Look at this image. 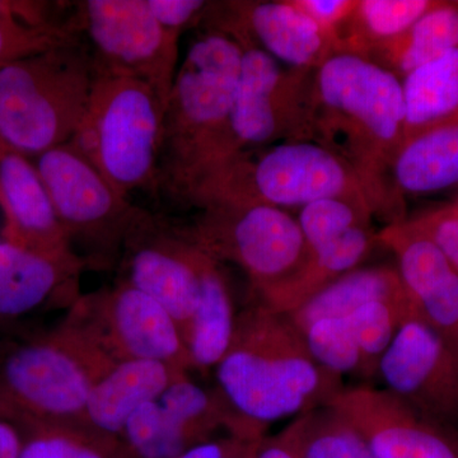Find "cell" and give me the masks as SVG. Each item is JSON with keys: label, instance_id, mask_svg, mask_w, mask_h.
<instances>
[{"label": "cell", "instance_id": "19", "mask_svg": "<svg viewBox=\"0 0 458 458\" xmlns=\"http://www.w3.org/2000/svg\"><path fill=\"white\" fill-rule=\"evenodd\" d=\"M0 209L3 241L57 259L72 251L47 186L32 159L0 147ZM81 260V259H80Z\"/></svg>", "mask_w": 458, "mask_h": 458}, {"label": "cell", "instance_id": "41", "mask_svg": "<svg viewBox=\"0 0 458 458\" xmlns=\"http://www.w3.org/2000/svg\"><path fill=\"white\" fill-rule=\"evenodd\" d=\"M451 205H452V207L454 208V209L458 210V199L456 201H454V203H452Z\"/></svg>", "mask_w": 458, "mask_h": 458}, {"label": "cell", "instance_id": "38", "mask_svg": "<svg viewBox=\"0 0 458 458\" xmlns=\"http://www.w3.org/2000/svg\"><path fill=\"white\" fill-rule=\"evenodd\" d=\"M339 45V33L357 7L358 0H292ZM340 54V53H339Z\"/></svg>", "mask_w": 458, "mask_h": 458}, {"label": "cell", "instance_id": "29", "mask_svg": "<svg viewBox=\"0 0 458 458\" xmlns=\"http://www.w3.org/2000/svg\"><path fill=\"white\" fill-rule=\"evenodd\" d=\"M279 434L302 458H375L360 434L331 406L300 415Z\"/></svg>", "mask_w": 458, "mask_h": 458}, {"label": "cell", "instance_id": "25", "mask_svg": "<svg viewBox=\"0 0 458 458\" xmlns=\"http://www.w3.org/2000/svg\"><path fill=\"white\" fill-rule=\"evenodd\" d=\"M237 312L221 262L208 254L201 273L200 301L185 340L192 370L216 369L227 352Z\"/></svg>", "mask_w": 458, "mask_h": 458}, {"label": "cell", "instance_id": "1", "mask_svg": "<svg viewBox=\"0 0 458 458\" xmlns=\"http://www.w3.org/2000/svg\"><path fill=\"white\" fill-rule=\"evenodd\" d=\"M405 131L403 83L367 57L340 53L313 72L311 141L327 148L358 174L376 218L405 221L388 174Z\"/></svg>", "mask_w": 458, "mask_h": 458}, {"label": "cell", "instance_id": "3", "mask_svg": "<svg viewBox=\"0 0 458 458\" xmlns=\"http://www.w3.org/2000/svg\"><path fill=\"white\" fill-rule=\"evenodd\" d=\"M242 47L200 26L181 60L165 111L157 198L186 203L205 171L228 156Z\"/></svg>", "mask_w": 458, "mask_h": 458}, {"label": "cell", "instance_id": "39", "mask_svg": "<svg viewBox=\"0 0 458 458\" xmlns=\"http://www.w3.org/2000/svg\"><path fill=\"white\" fill-rule=\"evenodd\" d=\"M22 434L16 417L0 406V458H21Z\"/></svg>", "mask_w": 458, "mask_h": 458}, {"label": "cell", "instance_id": "11", "mask_svg": "<svg viewBox=\"0 0 458 458\" xmlns=\"http://www.w3.org/2000/svg\"><path fill=\"white\" fill-rule=\"evenodd\" d=\"M267 429L240 414L218 386L186 375L131 415L119 443L123 458H176L222 434L265 437Z\"/></svg>", "mask_w": 458, "mask_h": 458}, {"label": "cell", "instance_id": "12", "mask_svg": "<svg viewBox=\"0 0 458 458\" xmlns=\"http://www.w3.org/2000/svg\"><path fill=\"white\" fill-rule=\"evenodd\" d=\"M241 47L225 158L252 148L311 141L315 69L291 68L254 47Z\"/></svg>", "mask_w": 458, "mask_h": 458}, {"label": "cell", "instance_id": "22", "mask_svg": "<svg viewBox=\"0 0 458 458\" xmlns=\"http://www.w3.org/2000/svg\"><path fill=\"white\" fill-rule=\"evenodd\" d=\"M458 185V114L403 141L390 174L388 189L403 209L406 195L430 194Z\"/></svg>", "mask_w": 458, "mask_h": 458}, {"label": "cell", "instance_id": "23", "mask_svg": "<svg viewBox=\"0 0 458 458\" xmlns=\"http://www.w3.org/2000/svg\"><path fill=\"white\" fill-rule=\"evenodd\" d=\"M379 301H410L396 265L357 267L322 288L293 311L285 313V318L303 334L318 319L346 318L364 304Z\"/></svg>", "mask_w": 458, "mask_h": 458}, {"label": "cell", "instance_id": "26", "mask_svg": "<svg viewBox=\"0 0 458 458\" xmlns=\"http://www.w3.org/2000/svg\"><path fill=\"white\" fill-rule=\"evenodd\" d=\"M406 141L458 114V47L419 66L403 81Z\"/></svg>", "mask_w": 458, "mask_h": 458}, {"label": "cell", "instance_id": "9", "mask_svg": "<svg viewBox=\"0 0 458 458\" xmlns=\"http://www.w3.org/2000/svg\"><path fill=\"white\" fill-rule=\"evenodd\" d=\"M72 251L87 270L116 271L140 207L123 197L71 143L32 158Z\"/></svg>", "mask_w": 458, "mask_h": 458}, {"label": "cell", "instance_id": "35", "mask_svg": "<svg viewBox=\"0 0 458 458\" xmlns=\"http://www.w3.org/2000/svg\"><path fill=\"white\" fill-rule=\"evenodd\" d=\"M406 223L429 238L458 273V210L450 204L406 219Z\"/></svg>", "mask_w": 458, "mask_h": 458}, {"label": "cell", "instance_id": "8", "mask_svg": "<svg viewBox=\"0 0 458 458\" xmlns=\"http://www.w3.org/2000/svg\"><path fill=\"white\" fill-rule=\"evenodd\" d=\"M198 209L186 225L190 236L216 261L240 267L256 301L280 313L310 260L297 218L267 205L209 203Z\"/></svg>", "mask_w": 458, "mask_h": 458}, {"label": "cell", "instance_id": "24", "mask_svg": "<svg viewBox=\"0 0 458 458\" xmlns=\"http://www.w3.org/2000/svg\"><path fill=\"white\" fill-rule=\"evenodd\" d=\"M458 47V2H443L393 40L377 45L364 57L401 81L419 66Z\"/></svg>", "mask_w": 458, "mask_h": 458}, {"label": "cell", "instance_id": "31", "mask_svg": "<svg viewBox=\"0 0 458 458\" xmlns=\"http://www.w3.org/2000/svg\"><path fill=\"white\" fill-rule=\"evenodd\" d=\"M414 315L410 301H379L364 304L348 316L360 352V372L358 378L366 384L377 378L379 363L401 325Z\"/></svg>", "mask_w": 458, "mask_h": 458}, {"label": "cell", "instance_id": "33", "mask_svg": "<svg viewBox=\"0 0 458 458\" xmlns=\"http://www.w3.org/2000/svg\"><path fill=\"white\" fill-rule=\"evenodd\" d=\"M302 336L319 366L342 378L360 377V352L348 316L318 319Z\"/></svg>", "mask_w": 458, "mask_h": 458}, {"label": "cell", "instance_id": "16", "mask_svg": "<svg viewBox=\"0 0 458 458\" xmlns=\"http://www.w3.org/2000/svg\"><path fill=\"white\" fill-rule=\"evenodd\" d=\"M200 26L227 33L241 47H254L291 68L318 69L340 53L337 42L292 0L209 2Z\"/></svg>", "mask_w": 458, "mask_h": 458}, {"label": "cell", "instance_id": "4", "mask_svg": "<svg viewBox=\"0 0 458 458\" xmlns=\"http://www.w3.org/2000/svg\"><path fill=\"white\" fill-rule=\"evenodd\" d=\"M98 78L82 36L0 68V147L32 159L69 143Z\"/></svg>", "mask_w": 458, "mask_h": 458}, {"label": "cell", "instance_id": "21", "mask_svg": "<svg viewBox=\"0 0 458 458\" xmlns=\"http://www.w3.org/2000/svg\"><path fill=\"white\" fill-rule=\"evenodd\" d=\"M186 375L190 372L164 361H120L90 391L81 426L119 441L138 409Z\"/></svg>", "mask_w": 458, "mask_h": 458}, {"label": "cell", "instance_id": "17", "mask_svg": "<svg viewBox=\"0 0 458 458\" xmlns=\"http://www.w3.org/2000/svg\"><path fill=\"white\" fill-rule=\"evenodd\" d=\"M377 377L412 408L458 429V361L417 316L401 325Z\"/></svg>", "mask_w": 458, "mask_h": 458}, {"label": "cell", "instance_id": "34", "mask_svg": "<svg viewBox=\"0 0 458 458\" xmlns=\"http://www.w3.org/2000/svg\"><path fill=\"white\" fill-rule=\"evenodd\" d=\"M80 38L69 20L64 25L35 27L0 12V68Z\"/></svg>", "mask_w": 458, "mask_h": 458}, {"label": "cell", "instance_id": "40", "mask_svg": "<svg viewBox=\"0 0 458 458\" xmlns=\"http://www.w3.org/2000/svg\"><path fill=\"white\" fill-rule=\"evenodd\" d=\"M256 458H302L280 434L262 439Z\"/></svg>", "mask_w": 458, "mask_h": 458}, {"label": "cell", "instance_id": "37", "mask_svg": "<svg viewBox=\"0 0 458 458\" xmlns=\"http://www.w3.org/2000/svg\"><path fill=\"white\" fill-rule=\"evenodd\" d=\"M265 437L222 434L210 441L190 448L176 458H256Z\"/></svg>", "mask_w": 458, "mask_h": 458}, {"label": "cell", "instance_id": "7", "mask_svg": "<svg viewBox=\"0 0 458 458\" xmlns=\"http://www.w3.org/2000/svg\"><path fill=\"white\" fill-rule=\"evenodd\" d=\"M114 361L66 318L0 361V406L20 417L81 426L90 391Z\"/></svg>", "mask_w": 458, "mask_h": 458}, {"label": "cell", "instance_id": "30", "mask_svg": "<svg viewBox=\"0 0 458 458\" xmlns=\"http://www.w3.org/2000/svg\"><path fill=\"white\" fill-rule=\"evenodd\" d=\"M13 415L22 434L21 458H123L117 439L78 424L47 423Z\"/></svg>", "mask_w": 458, "mask_h": 458}, {"label": "cell", "instance_id": "20", "mask_svg": "<svg viewBox=\"0 0 458 458\" xmlns=\"http://www.w3.org/2000/svg\"><path fill=\"white\" fill-rule=\"evenodd\" d=\"M87 270L80 259H57L0 241V321L42 309H71Z\"/></svg>", "mask_w": 458, "mask_h": 458}, {"label": "cell", "instance_id": "15", "mask_svg": "<svg viewBox=\"0 0 458 458\" xmlns=\"http://www.w3.org/2000/svg\"><path fill=\"white\" fill-rule=\"evenodd\" d=\"M331 408L375 458H458V429L412 408L386 388L345 386Z\"/></svg>", "mask_w": 458, "mask_h": 458}, {"label": "cell", "instance_id": "32", "mask_svg": "<svg viewBox=\"0 0 458 458\" xmlns=\"http://www.w3.org/2000/svg\"><path fill=\"white\" fill-rule=\"evenodd\" d=\"M375 213L366 201L325 198L301 208L297 221L310 251L344 236L352 229L372 225Z\"/></svg>", "mask_w": 458, "mask_h": 458}, {"label": "cell", "instance_id": "2", "mask_svg": "<svg viewBox=\"0 0 458 458\" xmlns=\"http://www.w3.org/2000/svg\"><path fill=\"white\" fill-rule=\"evenodd\" d=\"M216 376L231 405L267 428L330 405L345 387L342 377L319 366L285 315L256 300L237 312Z\"/></svg>", "mask_w": 458, "mask_h": 458}, {"label": "cell", "instance_id": "36", "mask_svg": "<svg viewBox=\"0 0 458 458\" xmlns=\"http://www.w3.org/2000/svg\"><path fill=\"white\" fill-rule=\"evenodd\" d=\"M157 22L165 30L180 36L200 26L209 2L204 0H147Z\"/></svg>", "mask_w": 458, "mask_h": 458}, {"label": "cell", "instance_id": "5", "mask_svg": "<svg viewBox=\"0 0 458 458\" xmlns=\"http://www.w3.org/2000/svg\"><path fill=\"white\" fill-rule=\"evenodd\" d=\"M335 197L366 201L375 213L363 182L343 159L313 141H285L241 150L214 165L197 181L186 203L288 210Z\"/></svg>", "mask_w": 458, "mask_h": 458}, {"label": "cell", "instance_id": "28", "mask_svg": "<svg viewBox=\"0 0 458 458\" xmlns=\"http://www.w3.org/2000/svg\"><path fill=\"white\" fill-rule=\"evenodd\" d=\"M439 0H358L339 33L340 53L363 56L377 45L400 36Z\"/></svg>", "mask_w": 458, "mask_h": 458}, {"label": "cell", "instance_id": "10", "mask_svg": "<svg viewBox=\"0 0 458 458\" xmlns=\"http://www.w3.org/2000/svg\"><path fill=\"white\" fill-rule=\"evenodd\" d=\"M71 21L99 71L147 83L167 107L180 65V36L157 22L147 0L73 3Z\"/></svg>", "mask_w": 458, "mask_h": 458}, {"label": "cell", "instance_id": "6", "mask_svg": "<svg viewBox=\"0 0 458 458\" xmlns=\"http://www.w3.org/2000/svg\"><path fill=\"white\" fill-rule=\"evenodd\" d=\"M165 111L147 83L98 69L86 114L69 143L123 197H157Z\"/></svg>", "mask_w": 458, "mask_h": 458}, {"label": "cell", "instance_id": "18", "mask_svg": "<svg viewBox=\"0 0 458 458\" xmlns=\"http://www.w3.org/2000/svg\"><path fill=\"white\" fill-rule=\"evenodd\" d=\"M394 256L396 269L417 318L450 349L458 361V273L438 247L405 221L377 232Z\"/></svg>", "mask_w": 458, "mask_h": 458}, {"label": "cell", "instance_id": "14", "mask_svg": "<svg viewBox=\"0 0 458 458\" xmlns=\"http://www.w3.org/2000/svg\"><path fill=\"white\" fill-rule=\"evenodd\" d=\"M64 318L114 363L157 360L192 372L188 349L168 312L122 280L82 294Z\"/></svg>", "mask_w": 458, "mask_h": 458}, {"label": "cell", "instance_id": "13", "mask_svg": "<svg viewBox=\"0 0 458 458\" xmlns=\"http://www.w3.org/2000/svg\"><path fill=\"white\" fill-rule=\"evenodd\" d=\"M207 258L186 225L140 208L126 237L116 280L161 304L185 344L200 301Z\"/></svg>", "mask_w": 458, "mask_h": 458}, {"label": "cell", "instance_id": "27", "mask_svg": "<svg viewBox=\"0 0 458 458\" xmlns=\"http://www.w3.org/2000/svg\"><path fill=\"white\" fill-rule=\"evenodd\" d=\"M377 232L373 225L354 228L310 251L309 264L286 294L280 313L293 311L330 283L360 267L376 245H379Z\"/></svg>", "mask_w": 458, "mask_h": 458}]
</instances>
